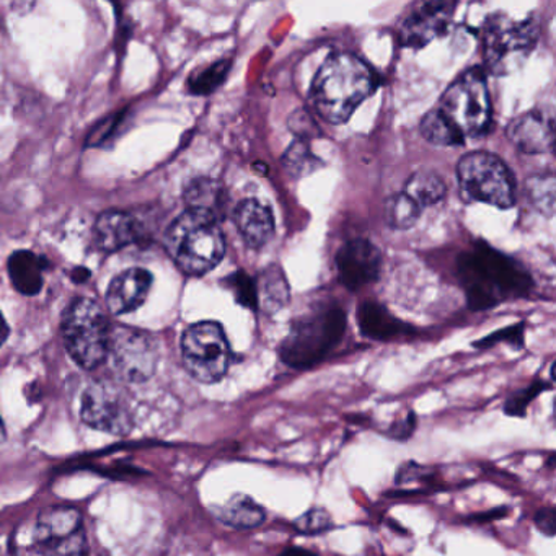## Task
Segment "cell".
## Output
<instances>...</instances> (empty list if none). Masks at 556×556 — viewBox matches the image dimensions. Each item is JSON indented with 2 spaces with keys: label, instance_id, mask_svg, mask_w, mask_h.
Here are the masks:
<instances>
[{
  "label": "cell",
  "instance_id": "29",
  "mask_svg": "<svg viewBox=\"0 0 556 556\" xmlns=\"http://www.w3.org/2000/svg\"><path fill=\"white\" fill-rule=\"evenodd\" d=\"M230 61H220V63L213 64L206 70L200 71L190 77V92L194 96H207L213 93L220 84L226 80L229 74Z\"/></svg>",
  "mask_w": 556,
  "mask_h": 556
},
{
  "label": "cell",
  "instance_id": "41",
  "mask_svg": "<svg viewBox=\"0 0 556 556\" xmlns=\"http://www.w3.org/2000/svg\"><path fill=\"white\" fill-rule=\"evenodd\" d=\"M4 439H5L4 421H2V418H0V442L4 441Z\"/></svg>",
  "mask_w": 556,
  "mask_h": 556
},
{
  "label": "cell",
  "instance_id": "16",
  "mask_svg": "<svg viewBox=\"0 0 556 556\" xmlns=\"http://www.w3.org/2000/svg\"><path fill=\"white\" fill-rule=\"evenodd\" d=\"M152 275L142 268H131L113 279L106 292V305L115 315H125L144 304L152 286Z\"/></svg>",
  "mask_w": 556,
  "mask_h": 556
},
{
  "label": "cell",
  "instance_id": "39",
  "mask_svg": "<svg viewBox=\"0 0 556 556\" xmlns=\"http://www.w3.org/2000/svg\"><path fill=\"white\" fill-rule=\"evenodd\" d=\"M9 337V327L8 324H5L4 317H2V314H0V348H2V344L5 343V340H8Z\"/></svg>",
  "mask_w": 556,
  "mask_h": 556
},
{
  "label": "cell",
  "instance_id": "23",
  "mask_svg": "<svg viewBox=\"0 0 556 556\" xmlns=\"http://www.w3.org/2000/svg\"><path fill=\"white\" fill-rule=\"evenodd\" d=\"M258 301L266 312H276L285 307L289 301V286L285 273L278 266H269L260 275L256 282Z\"/></svg>",
  "mask_w": 556,
  "mask_h": 556
},
{
  "label": "cell",
  "instance_id": "11",
  "mask_svg": "<svg viewBox=\"0 0 556 556\" xmlns=\"http://www.w3.org/2000/svg\"><path fill=\"white\" fill-rule=\"evenodd\" d=\"M109 356L119 379L142 383L151 379L157 367V344L148 331L116 327L110 333Z\"/></svg>",
  "mask_w": 556,
  "mask_h": 556
},
{
  "label": "cell",
  "instance_id": "13",
  "mask_svg": "<svg viewBox=\"0 0 556 556\" xmlns=\"http://www.w3.org/2000/svg\"><path fill=\"white\" fill-rule=\"evenodd\" d=\"M455 4L445 0L415 5L400 25V43L413 50L425 48L447 30Z\"/></svg>",
  "mask_w": 556,
  "mask_h": 556
},
{
  "label": "cell",
  "instance_id": "17",
  "mask_svg": "<svg viewBox=\"0 0 556 556\" xmlns=\"http://www.w3.org/2000/svg\"><path fill=\"white\" fill-rule=\"evenodd\" d=\"M233 220L250 249H262L275 233L271 210L256 200L242 201L233 211Z\"/></svg>",
  "mask_w": 556,
  "mask_h": 556
},
{
  "label": "cell",
  "instance_id": "27",
  "mask_svg": "<svg viewBox=\"0 0 556 556\" xmlns=\"http://www.w3.org/2000/svg\"><path fill=\"white\" fill-rule=\"evenodd\" d=\"M421 216V207L405 193L395 194L386 203V220L395 230H406L415 226Z\"/></svg>",
  "mask_w": 556,
  "mask_h": 556
},
{
  "label": "cell",
  "instance_id": "32",
  "mask_svg": "<svg viewBox=\"0 0 556 556\" xmlns=\"http://www.w3.org/2000/svg\"><path fill=\"white\" fill-rule=\"evenodd\" d=\"M546 389H549V387H546L545 382H535L532 386L526 387V389L519 390V392L514 393L507 400L506 405H504V413L509 416L526 415L529 403Z\"/></svg>",
  "mask_w": 556,
  "mask_h": 556
},
{
  "label": "cell",
  "instance_id": "15",
  "mask_svg": "<svg viewBox=\"0 0 556 556\" xmlns=\"http://www.w3.org/2000/svg\"><path fill=\"white\" fill-rule=\"evenodd\" d=\"M507 138L523 154H545L555 144V126L543 113L530 112L510 123Z\"/></svg>",
  "mask_w": 556,
  "mask_h": 556
},
{
  "label": "cell",
  "instance_id": "30",
  "mask_svg": "<svg viewBox=\"0 0 556 556\" xmlns=\"http://www.w3.org/2000/svg\"><path fill=\"white\" fill-rule=\"evenodd\" d=\"M227 281H229V288L232 289L239 304L249 308L258 307V291H256L255 279L250 278L245 271H237Z\"/></svg>",
  "mask_w": 556,
  "mask_h": 556
},
{
  "label": "cell",
  "instance_id": "6",
  "mask_svg": "<svg viewBox=\"0 0 556 556\" xmlns=\"http://www.w3.org/2000/svg\"><path fill=\"white\" fill-rule=\"evenodd\" d=\"M435 110L464 138L483 135L491 123V100L483 71L475 67L455 80L445 90Z\"/></svg>",
  "mask_w": 556,
  "mask_h": 556
},
{
  "label": "cell",
  "instance_id": "38",
  "mask_svg": "<svg viewBox=\"0 0 556 556\" xmlns=\"http://www.w3.org/2000/svg\"><path fill=\"white\" fill-rule=\"evenodd\" d=\"M281 556H317L311 549L299 548V546H292V548L286 549L281 553Z\"/></svg>",
  "mask_w": 556,
  "mask_h": 556
},
{
  "label": "cell",
  "instance_id": "3",
  "mask_svg": "<svg viewBox=\"0 0 556 556\" xmlns=\"http://www.w3.org/2000/svg\"><path fill=\"white\" fill-rule=\"evenodd\" d=\"M165 249L185 275H206L219 265L226 253L219 219L204 211H185L168 227Z\"/></svg>",
  "mask_w": 556,
  "mask_h": 556
},
{
  "label": "cell",
  "instance_id": "26",
  "mask_svg": "<svg viewBox=\"0 0 556 556\" xmlns=\"http://www.w3.org/2000/svg\"><path fill=\"white\" fill-rule=\"evenodd\" d=\"M282 165L292 178H304L321 167V161L311 151L308 142L295 141L282 155Z\"/></svg>",
  "mask_w": 556,
  "mask_h": 556
},
{
  "label": "cell",
  "instance_id": "9",
  "mask_svg": "<svg viewBox=\"0 0 556 556\" xmlns=\"http://www.w3.org/2000/svg\"><path fill=\"white\" fill-rule=\"evenodd\" d=\"M181 356L191 377L203 383H216L229 370L230 344L216 321L191 325L181 338Z\"/></svg>",
  "mask_w": 556,
  "mask_h": 556
},
{
  "label": "cell",
  "instance_id": "37",
  "mask_svg": "<svg viewBox=\"0 0 556 556\" xmlns=\"http://www.w3.org/2000/svg\"><path fill=\"white\" fill-rule=\"evenodd\" d=\"M506 513H507V509H504V507H500V509L490 510V513L477 514V516L471 517V519L480 520V522H483V520H491V519H497V517H503L504 514H506Z\"/></svg>",
  "mask_w": 556,
  "mask_h": 556
},
{
  "label": "cell",
  "instance_id": "7",
  "mask_svg": "<svg viewBox=\"0 0 556 556\" xmlns=\"http://www.w3.org/2000/svg\"><path fill=\"white\" fill-rule=\"evenodd\" d=\"M458 184L468 201L509 210L516 203V180L507 165L490 152H471L457 167Z\"/></svg>",
  "mask_w": 556,
  "mask_h": 556
},
{
  "label": "cell",
  "instance_id": "5",
  "mask_svg": "<svg viewBox=\"0 0 556 556\" xmlns=\"http://www.w3.org/2000/svg\"><path fill=\"white\" fill-rule=\"evenodd\" d=\"M110 327L105 312L92 299H76L63 317L67 353L77 366L93 370L109 357Z\"/></svg>",
  "mask_w": 556,
  "mask_h": 556
},
{
  "label": "cell",
  "instance_id": "40",
  "mask_svg": "<svg viewBox=\"0 0 556 556\" xmlns=\"http://www.w3.org/2000/svg\"><path fill=\"white\" fill-rule=\"evenodd\" d=\"M89 278H90V273L87 271V269L77 268L76 271H74V281H76V282H83Z\"/></svg>",
  "mask_w": 556,
  "mask_h": 556
},
{
  "label": "cell",
  "instance_id": "4",
  "mask_svg": "<svg viewBox=\"0 0 556 556\" xmlns=\"http://www.w3.org/2000/svg\"><path fill=\"white\" fill-rule=\"evenodd\" d=\"M344 331L346 315L340 307H328L304 315L292 325L291 331L279 346V356L292 369L317 366L341 343Z\"/></svg>",
  "mask_w": 556,
  "mask_h": 556
},
{
  "label": "cell",
  "instance_id": "31",
  "mask_svg": "<svg viewBox=\"0 0 556 556\" xmlns=\"http://www.w3.org/2000/svg\"><path fill=\"white\" fill-rule=\"evenodd\" d=\"M295 530L305 535H315V533L327 532L333 527L330 514L324 509H311L302 514L294 522Z\"/></svg>",
  "mask_w": 556,
  "mask_h": 556
},
{
  "label": "cell",
  "instance_id": "28",
  "mask_svg": "<svg viewBox=\"0 0 556 556\" xmlns=\"http://www.w3.org/2000/svg\"><path fill=\"white\" fill-rule=\"evenodd\" d=\"M527 197L535 210L545 216H553L555 211V178L552 174L536 175L526 184Z\"/></svg>",
  "mask_w": 556,
  "mask_h": 556
},
{
  "label": "cell",
  "instance_id": "12",
  "mask_svg": "<svg viewBox=\"0 0 556 556\" xmlns=\"http://www.w3.org/2000/svg\"><path fill=\"white\" fill-rule=\"evenodd\" d=\"M35 542L51 556H84L83 516L76 507L54 506L38 517Z\"/></svg>",
  "mask_w": 556,
  "mask_h": 556
},
{
  "label": "cell",
  "instance_id": "14",
  "mask_svg": "<svg viewBox=\"0 0 556 556\" xmlns=\"http://www.w3.org/2000/svg\"><path fill=\"white\" fill-rule=\"evenodd\" d=\"M380 256L379 249L367 240H351L341 247L337 255L338 273L341 282L351 291H357L379 278Z\"/></svg>",
  "mask_w": 556,
  "mask_h": 556
},
{
  "label": "cell",
  "instance_id": "35",
  "mask_svg": "<svg viewBox=\"0 0 556 556\" xmlns=\"http://www.w3.org/2000/svg\"><path fill=\"white\" fill-rule=\"evenodd\" d=\"M535 526L543 535H555V509L553 507H543V509L536 510Z\"/></svg>",
  "mask_w": 556,
  "mask_h": 556
},
{
  "label": "cell",
  "instance_id": "34",
  "mask_svg": "<svg viewBox=\"0 0 556 556\" xmlns=\"http://www.w3.org/2000/svg\"><path fill=\"white\" fill-rule=\"evenodd\" d=\"M500 341H507V343L516 344V346H522V325H514V327L506 328V330L497 331V333L491 334V337H486L484 340L475 343V348H490L493 346V344L500 343Z\"/></svg>",
  "mask_w": 556,
  "mask_h": 556
},
{
  "label": "cell",
  "instance_id": "18",
  "mask_svg": "<svg viewBox=\"0 0 556 556\" xmlns=\"http://www.w3.org/2000/svg\"><path fill=\"white\" fill-rule=\"evenodd\" d=\"M138 237L139 226L131 214L123 211H106L97 219L96 243L103 252H118L136 242Z\"/></svg>",
  "mask_w": 556,
  "mask_h": 556
},
{
  "label": "cell",
  "instance_id": "22",
  "mask_svg": "<svg viewBox=\"0 0 556 556\" xmlns=\"http://www.w3.org/2000/svg\"><path fill=\"white\" fill-rule=\"evenodd\" d=\"M445 188L444 180L434 172H416L405 187V194L409 200L415 201L419 207L434 206L439 201L444 200Z\"/></svg>",
  "mask_w": 556,
  "mask_h": 556
},
{
  "label": "cell",
  "instance_id": "21",
  "mask_svg": "<svg viewBox=\"0 0 556 556\" xmlns=\"http://www.w3.org/2000/svg\"><path fill=\"white\" fill-rule=\"evenodd\" d=\"M216 517L232 529L249 530L262 526L266 514L252 497L247 494H236L216 510Z\"/></svg>",
  "mask_w": 556,
  "mask_h": 556
},
{
  "label": "cell",
  "instance_id": "19",
  "mask_svg": "<svg viewBox=\"0 0 556 556\" xmlns=\"http://www.w3.org/2000/svg\"><path fill=\"white\" fill-rule=\"evenodd\" d=\"M357 324L361 333L370 340L389 341L405 333L399 318L393 317L382 304L376 301H366L357 308Z\"/></svg>",
  "mask_w": 556,
  "mask_h": 556
},
{
  "label": "cell",
  "instance_id": "25",
  "mask_svg": "<svg viewBox=\"0 0 556 556\" xmlns=\"http://www.w3.org/2000/svg\"><path fill=\"white\" fill-rule=\"evenodd\" d=\"M421 135L434 146H462L465 138L438 112L432 110L421 122Z\"/></svg>",
  "mask_w": 556,
  "mask_h": 556
},
{
  "label": "cell",
  "instance_id": "33",
  "mask_svg": "<svg viewBox=\"0 0 556 556\" xmlns=\"http://www.w3.org/2000/svg\"><path fill=\"white\" fill-rule=\"evenodd\" d=\"M289 128L298 136L299 141L307 142L312 138L320 136L317 123L305 110H298V112L292 113L291 118H289Z\"/></svg>",
  "mask_w": 556,
  "mask_h": 556
},
{
  "label": "cell",
  "instance_id": "36",
  "mask_svg": "<svg viewBox=\"0 0 556 556\" xmlns=\"http://www.w3.org/2000/svg\"><path fill=\"white\" fill-rule=\"evenodd\" d=\"M416 426V416L415 413H409L403 421L396 422L392 429H390V435L393 439H400V441H405L409 435L415 431Z\"/></svg>",
  "mask_w": 556,
  "mask_h": 556
},
{
  "label": "cell",
  "instance_id": "10",
  "mask_svg": "<svg viewBox=\"0 0 556 556\" xmlns=\"http://www.w3.org/2000/svg\"><path fill=\"white\" fill-rule=\"evenodd\" d=\"M83 421L97 431L126 435L135 426L128 393L113 380H97L83 396Z\"/></svg>",
  "mask_w": 556,
  "mask_h": 556
},
{
  "label": "cell",
  "instance_id": "20",
  "mask_svg": "<svg viewBox=\"0 0 556 556\" xmlns=\"http://www.w3.org/2000/svg\"><path fill=\"white\" fill-rule=\"evenodd\" d=\"M45 262L40 256L28 250L15 252L9 258V276L12 285L24 295L40 294L43 288Z\"/></svg>",
  "mask_w": 556,
  "mask_h": 556
},
{
  "label": "cell",
  "instance_id": "24",
  "mask_svg": "<svg viewBox=\"0 0 556 556\" xmlns=\"http://www.w3.org/2000/svg\"><path fill=\"white\" fill-rule=\"evenodd\" d=\"M185 200L190 210L204 211L219 219L224 207V193L217 181L210 178L191 181L190 187L185 191Z\"/></svg>",
  "mask_w": 556,
  "mask_h": 556
},
{
  "label": "cell",
  "instance_id": "2",
  "mask_svg": "<svg viewBox=\"0 0 556 556\" xmlns=\"http://www.w3.org/2000/svg\"><path fill=\"white\" fill-rule=\"evenodd\" d=\"M458 278L473 311L526 295L532 285L520 265L488 245H477L473 252L460 256Z\"/></svg>",
  "mask_w": 556,
  "mask_h": 556
},
{
  "label": "cell",
  "instance_id": "1",
  "mask_svg": "<svg viewBox=\"0 0 556 556\" xmlns=\"http://www.w3.org/2000/svg\"><path fill=\"white\" fill-rule=\"evenodd\" d=\"M376 87V76L359 58L333 54L315 76L311 99L325 122L343 125Z\"/></svg>",
  "mask_w": 556,
  "mask_h": 556
},
{
  "label": "cell",
  "instance_id": "8",
  "mask_svg": "<svg viewBox=\"0 0 556 556\" xmlns=\"http://www.w3.org/2000/svg\"><path fill=\"white\" fill-rule=\"evenodd\" d=\"M539 28L532 21H510L496 15L484 27V61L491 73L503 76L526 63L535 48Z\"/></svg>",
  "mask_w": 556,
  "mask_h": 556
}]
</instances>
